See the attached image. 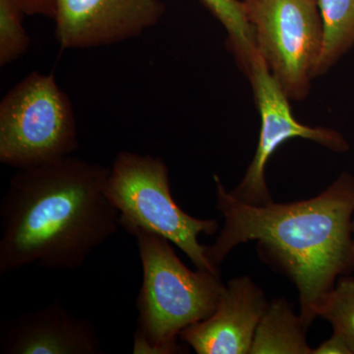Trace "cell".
Wrapping results in <instances>:
<instances>
[{
  "instance_id": "18",
  "label": "cell",
  "mask_w": 354,
  "mask_h": 354,
  "mask_svg": "<svg viewBox=\"0 0 354 354\" xmlns=\"http://www.w3.org/2000/svg\"><path fill=\"white\" fill-rule=\"evenodd\" d=\"M354 269V220H353V245H351V256H349V261L348 265V269L346 272L353 271Z\"/></svg>"
},
{
  "instance_id": "13",
  "label": "cell",
  "mask_w": 354,
  "mask_h": 354,
  "mask_svg": "<svg viewBox=\"0 0 354 354\" xmlns=\"http://www.w3.org/2000/svg\"><path fill=\"white\" fill-rule=\"evenodd\" d=\"M227 30L228 44L244 73L248 72L258 55L255 32L247 16L245 6L239 0H202Z\"/></svg>"
},
{
  "instance_id": "8",
  "label": "cell",
  "mask_w": 354,
  "mask_h": 354,
  "mask_svg": "<svg viewBox=\"0 0 354 354\" xmlns=\"http://www.w3.org/2000/svg\"><path fill=\"white\" fill-rule=\"evenodd\" d=\"M160 0H55V37L62 50L120 43L153 27Z\"/></svg>"
},
{
  "instance_id": "16",
  "label": "cell",
  "mask_w": 354,
  "mask_h": 354,
  "mask_svg": "<svg viewBox=\"0 0 354 354\" xmlns=\"http://www.w3.org/2000/svg\"><path fill=\"white\" fill-rule=\"evenodd\" d=\"M28 15H41L55 19V0H18Z\"/></svg>"
},
{
  "instance_id": "6",
  "label": "cell",
  "mask_w": 354,
  "mask_h": 354,
  "mask_svg": "<svg viewBox=\"0 0 354 354\" xmlns=\"http://www.w3.org/2000/svg\"><path fill=\"white\" fill-rule=\"evenodd\" d=\"M258 51L288 99L309 94L322 50L323 25L316 0H243Z\"/></svg>"
},
{
  "instance_id": "5",
  "label": "cell",
  "mask_w": 354,
  "mask_h": 354,
  "mask_svg": "<svg viewBox=\"0 0 354 354\" xmlns=\"http://www.w3.org/2000/svg\"><path fill=\"white\" fill-rule=\"evenodd\" d=\"M78 148L73 106L53 74L32 72L2 97V164L29 169L68 157Z\"/></svg>"
},
{
  "instance_id": "10",
  "label": "cell",
  "mask_w": 354,
  "mask_h": 354,
  "mask_svg": "<svg viewBox=\"0 0 354 354\" xmlns=\"http://www.w3.org/2000/svg\"><path fill=\"white\" fill-rule=\"evenodd\" d=\"M2 354H101L92 321L69 313L59 299L2 321Z\"/></svg>"
},
{
  "instance_id": "14",
  "label": "cell",
  "mask_w": 354,
  "mask_h": 354,
  "mask_svg": "<svg viewBox=\"0 0 354 354\" xmlns=\"http://www.w3.org/2000/svg\"><path fill=\"white\" fill-rule=\"evenodd\" d=\"M318 317L329 321L354 354V278H342L324 298Z\"/></svg>"
},
{
  "instance_id": "1",
  "label": "cell",
  "mask_w": 354,
  "mask_h": 354,
  "mask_svg": "<svg viewBox=\"0 0 354 354\" xmlns=\"http://www.w3.org/2000/svg\"><path fill=\"white\" fill-rule=\"evenodd\" d=\"M109 171L72 155L17 169L0 205V274L81 269L120 227L106 193Z\"/></svg>"
},
{
  "instance_id": "11",
  "label": "cell",
  "mask_w": 354,
  "mask_h": 354,
  "mask_svg": "<svg viewBox=\"0 0 354 354\" xmlns=\"http://www.w3.org/2000/svg\"><path fill=\"white\" fill-rule=\"evenodd\" d=\"M300 316L285 299L269 304L256 330L250 354H313Z\"/></svg>"
},
{
  "instance_id": "15",
  "label": "cell",
  "mask_w": 354,
  "mask_h": 354,
  "mask_svg": "<svg viewBox=\"0 0 354 354\" xmlns=\"http://www.w3.org/2000/svg\"><path fill=\"white\" fill-rule=\"evenodd\" d=\"M26 14L18 0H0V66L19 59L31 39L23 25Z\"/></svg>"
},
{
  "instance_id": "3",
  "label": "cell",
  "mask_w": 354,
  "mask_h": 354,
  "mask_svg": "<svg viewBox=\"0 0 354 354\" xmlns=\"http://www.w3.org/2000/svg\"><path fill=\"white\" fill-rule=\"evenodd\" d=\"M127 232L136 239L143 269L133 353H183L177 342L180 333L216 308L225 288L220 274L191 271L160 235L141 227Z\"/></svg>"
},
{
  "instance_id": "7",
  "label": "cell",
  "mask_w": 354,
  "mask_h": 354,
  "mask_svg": "<svg viewBox=\"0 0 354 354\" xmlns=\"http://www.w3.org/2000/svg\"><path fill=\"white\" fill-rule=\"evenodd\" d=\"M246 75L252 85L260 113V137L245 176L230 193L247 204L264 206L272 202L266 183V167L281 144L292 138L307 139L337 153L346 152L349 145L341 133L334 129L310 127L297 120L291 111L290 99L272 75L259 51Z\"/></svg>"
},
{
  "instance_id": "17",
  "label": "cell",
  "mask_w": 354,
  "mask_h": 354,
  "mask_svg": "<svg viewBox=\"0 0 354 354\" xmlns=\"http://www.w3.org/2000/svg\"><path fill=\"white\" fill-rule=\"evenodd\" d=\"M313 354H351L346 339L339 333L334 332L328 341L313 349Z\"/></svg>"
},
{
  "instance_id": "9",
  "label": "cell",
  "mask_w": 354,
  "mask_h": 354,
  "mask_svg": "<svg viewBox=\"0 0 354 354\" xmlns=\"http://www.w3.org/2000/svg\"><path fill=\"white\" fill-rule=\"evenodd\" d=\"M269 304L249 277L230 279L214 313L179 335L198 354H248Z\"/></svg>"
},
{
  "instance_id": "2",
  "label": "cell",
  "mask_w": 354,
  "mask_h": 354,
  "mask_svg": "<svg viewBox=\"0 0 354 354\" xmlns=\"http://www.w3.org/2000/svg\"><path fill=\"white\" fill-rule=\"evenodd\" d=\"M216 209L225 225L206 257L220 270L227 254L257 241L260 255L286 274L299 292L300 318L308 329L335 279L346 274L353 245L354 177L342 174L318 196L264 206L247 204L215 176Z\"/></svg>"
},
{
  "instance_id": "4",
  "label": "cell",
  "mask_w": 354,
  "mask_h": 354,
  "mask_svg": "<svg viewBox=\"0 0 354 354\" xmlns=\"http://www.w3.org/2000/svg\"><path fill=\"white\" fill-rule=\"evenodd\" d=\"M106 193L120 212V227H141L165 237L188 256L197 269L218 272L198 236L215 234L218 223L188 215L172 198L169 169L150 155L123 151L114 158Z\"/></svg>"
},
{
  "instance_id": "12",
  "label": "cell",
  "mask_w": 354,
  "mask_h": 354,
  "mask_svg": "<svg viewBox=\"0 0 354 354\" xmlns=\"http://www.w3.org/2000/svg\"><path fill=\"white\" fill-rule=\"evenodd\" d=\"M322 18V50L314 78L327 73L354 46V0H316Z\"/></svg>"
}]
</instances>
